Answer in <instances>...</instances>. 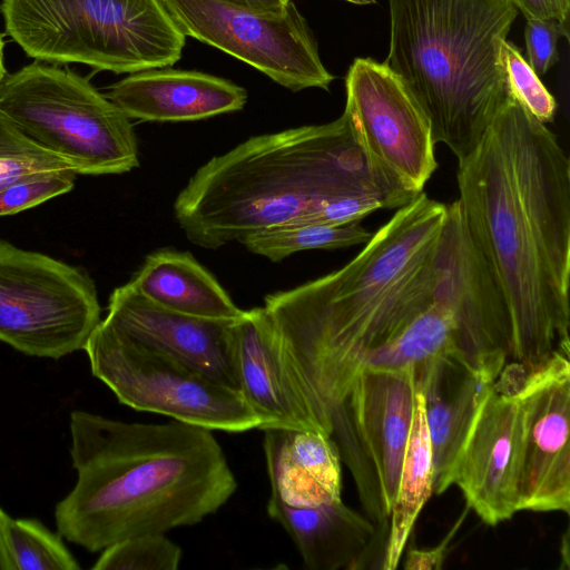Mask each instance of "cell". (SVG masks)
<instances>
[{"label":"cell","mask_w":570,"mask_h":570,"mask_svg":"<svg viewBox=\"0 0 570 570\" xmlns=\"http://www.w3.org/2000/svg\"><path fill=\"white\" fill-rule=\"evenodd\" d=\"M460 214L511 323L510 355L532 370L569 353L570 160L509 91L458 161Z\"/></svg>","instance_id":"6da1fadb"},{"label":"cell","mask_w":570,"mask_h":570,"mask_svg":"<svg viewBox=\"0 0 570 570\" xmlns=\"http://www.w3.org/2000/svg\"><path fill=\"white\" fill-rule=\"evenodd\" d=\"M446 216L421 193L341 268L265 296L281 360L323 434L371 356L434 301Z\"/></svg>","instance_id":"7a4b0ae2"},{"label":"cell","mask_w":570,"mask_h":570,"mask_svg":"<svg viewBox=\"0 0 570 570\" xmlns=\"http://www.w3.org/2000/svg\"><path fill=\"white\" fill-rule=\"evenodd\" d=\"M77 479L55 509L58 532L90 552L127 538L195 525L235 493L212 430L170 420L136 423L70 413Z\"/></svg>","instance_id":"3957f363"},{"label":"cell","mask_w":570,"mask_h":570,"mask_svg":"<svg viewBox=\"0 0 570 570\" xmlns=\"http://www.w3.org/2000/svg\"><path fill=\"white\" fill-rule=\"evenodd\" d=\"M374 193L407 204L374 174L345 116L250 137L213 157L178 194L174 212L187 239L217 249L346 194Z\"/></svg>","instance_id":"277c9868"},{"label":"cell","mask_w":570,"mask_h":570,"mask_svg":"<svg viewBox=\"0 0 570 570\" xmlns=\"http://www.w3.org/2000/svg\"><path fill=\"white\" fill-rule=\"evenodd\" d=\"M384 63L430 120L435 142L465 158L501 106L500 62L518 10L508 0H389Z\"/></svg>","instance_id":"5b68a950"},{"label":"cell","mask_w":570,"mask_h":570,"mask_svg":"<svg viewBox=\"0 0 570 570\" xmlns=\"http://www.w3.org/2000/svg\"><path fill=\"white\" fill-rule=\"evenodd\" d=\"M6 32L31 58L115 73L165 68L186 36L160 0H2Z\"/></svg>","instance_id":"8992f818"},{"label":"cell","mask_w":570,"mask_h":570,"mask_svg":"<svg viewBox=\"0 0 570 570\" xmlns=\"http://www.w3.org/2000/svg\"><path fill=\"white\" fill-rule=\"evenodd\" d=\"M0 110L76 174H124L139 166L129 118L86 78L38 62L6 73Z\"/></svg>","instance_id":"52a82bcc"},{"label":"cell","mask_w":570,"mask_h":570,"mask_svg":"<svg viewBox=\"0 0 570 570\" xmlns=\"http://www.w3.org/2000/svg\"><path fill=\"white\" fill-rule=\"evenodd\" d=\"M90 370L118 399L136 411L212 431L246 432L259 420L242 394L165 353L130 338L106 318L85 350Z\"/></svg>","instance_id":"ba28073f"},{"label":"cell","mask_w":570,"mask_h":570,"mask_svg":"<svg viewBox=\"0 0 570 570\" xmlns=\"http://www.w3.org/2000/svg\"><path fill=\"white\" fill-rule=\"evenodd\" d=\"M92 279L79 267L0 239V341L58 360L85 346L100 323Z\"/></svg>","instance_id":"9c48e42d"},{"label":"cell","mask_w":570,"mask_h":570,"mask_svg":"<svg viewBox=\"0 0 570 570\" xmlns=\"http://www.w3.org/2000/svg\"><path fill=\"white\" fill-rule=\"evenodd\" d=\"M413 368L365 367L331 416V438L366 517L389 529L413 419Z\"/></svg>","instance_id":"30bf717a"},{"label":"cell","mask_w":570,"mask_h":570,"mask_svg":"<svg viewBox=\"0 0 570 570\" xmlns=\"http://www.w3.org/2000/svg\"><path fill=\"white\" fill-rule=\"evenodd\" d=\"M185 36L250 65L278 85L299 91L328 90L334 76L323 65L316 40L294 2L281 11L233 0H160Z\"/></svg>","instance_id":"8fae6325"},{"label":"cell","mask_w":570,"mask_h":570,"mask_svg":"<svg viewBox=\"0 0 570 570\" xmlns=\"http://www.w3.org/2000/svg\"><path fill=\"white\" fill-rule=\"evenodd\" d=\"M343 115L374 174L411 202L435 169L429 118L384 62L356 58L348 68Z\"/></svg>","instance_id":"7c38bea8"},{"label":"cell","mask_w":570,"mask_h":570,"mask_svg":"<svg viewBox=\"0 0 570 570\" xmlns=\"http://www.w3.org/2000/svg\"><path fill=\"white\" fill-rule=\"evenodd\" d=\"M521 411L518 512L570 511V362L557 351L532 370L511 364Z\"/></svg>","instance_id":"4fadbf2b"},{"label":"cell","mask_w":570,"mask_h":570,"mask_svg":"<svg viewBox=\"0 0 570 570\" xmlns=\"http://www.w3.org/2000/svg\"><path fill=\"white\" fill-rule=\"evenodd\" d=\"M520 445L521 411L505 364L464 444L453 483L489 525L518 512Z\"/></svg>","instance_id":"5bb4252c"},{"label":"cell","mask_w":570,"mask_h":570,"mask_svg":"<svg viewBox=\"0 0 570 570\" xmlns=\"http://www.w3.org/2000/svg\"><path fill=\"white\" fill-rule=\"evenodd\" d=\"M507 362L500 352L472 364L454 351L414 371L432 446L433 493L453 485L464 444Z\"/></svg>","instance_id":"9a60e30c"},{"label":"cell","mask_w":570,"mask_h":570,"mask_svg":"<svg viewBox=\"0 0 570 570\" xmlns=\"http://www.w3.org/2000/svg\"><path fill=\"white\" fill-rule=\"evenodd\" d=\"M106 320L140 344L238 391L236 320L204 318L166 309L142 297L129 283L111 293Z\"/></svg>","instance_id":"2e32d148"},{"label":"cell","mask_w":570,"mask_h":570,"mask_svg":"<svg viewBox=\"0 0 570 570\" xmlns=\"http://www.w3.org/2000/svg\"><path fill=\"white\" fill-rule=\"evenodd\" d=\"M234 347L238 391L259 420L257 430L322 433L281 360L264 307L244 311L235 321Z\"/></svg>","instance_id":"e0dca14e"},{"label":"cell","mask_w":570,"mask_h":570,"mask_svg":"<svg viewBox=\"0 0 570 570\" xmlns=\"http://www.w3.org/2000/svg\"><path fill=\"white\" fill-rule=\"evenodd\" d=\"M129 119L194 121L243 109L246 90L223 78L154 68L131 73L106 95Z\"/></svg>","instance_id":"ac0fdd59"},{"label":"cell","mask_w":570,"mask_h":570,"mask_svg":"<svg viewBox=\"0 0 570 570\" xmlns=\"http://www.w3.org/2000/svg\"><path fill=\"white\" fill-rule=\"evenodd\" d=\"M266 510L291 537L311 570L358 569L374 543L376 525L342 499L291 505L271 494Z\"/></svg>","instance_id":"d6986e66"},{"label":"cell","mask_w":570,"mask_h":570,"mask_svg":"<svg viewBox=\"0 0 570 570\" xmlns=\"http://www.w3.org/2000/svg\"><path fill=\"white\" fill-rule=\"evenodd\" d=\"M271 494L291 505L341 499V458L334 440L314 431L264 430Z\"/></svg>","instance_id":"ffe728a7"},{"label":"cell","mask_w":570,"mask_h":570,"mask_svg":"<svg viewBox=\"0 0 570 570\" xmlns=\"http://www.w3.org/2000/svg\"><path fill=\"white\" fill-rule=\"evenodd\" d=\"M128 283L149 302L173 312L215 320H237L244 312L187 252L150 253Z\"/></svg>","instance_id":"44dd1931"},{"label":"cell","mask_w":570,"mask_h":570,"mask_svg":"<svg viewBox=\"0 0 570 570\" xmlns=\"http://www.w3.org/2000/svg\"><path fill=\"white\" fill-rule=\"evenodd\" d=\"M432 493V446L425 420L424 399L416 390L396 499L390 515L382 569L397 568L412 528Z\"/></svg>","instance_id":"7402d4cb"},{"label":"cell","mask_w":570,"mask_h":570,"mask_svg":"<svg viewBox=\"0 0 570 570\" xmlns=\"http://www.w3.org/2000/svg\"><path fill=\"white\" fill-rule=\"evenodd\" d=\"M454 351H461L458 342L456 318L438 271L434 301L393 341L372 355L365 367L417 371Z\"/></svg>","instance_id":"603a6c76"},{"label":"cell","mask_w":570,"mask_h":570,"mask_svg":"<svg viewBox=\"0 0 570 570\" xmlns=\"http://www.w3.org/2000/svg\"><path fill=\"white\" fill-rule=\"evenodd\" d=\"M372 233L360 222L344 225H279L242 237L238 242L249 252L279 262L308 249H335L366 244Z\"/></svg>","instance_id":"cb8c5ba5"},{"label":"cell","mask_w":570,"mask_h":570,"mask_svg":"<svg viewBox=\"0 0 570 570\" xmlns=\"http://www.w3.org/2000/svg\"><path fill=\"white\" fill-rule=\"evenodd\" d=\"M8 537L17 570H79L61 539L38 520L12 519Z\"/></svg>","instance_id":"d4e9b609"},{"label":"cell","mask_w":570,"mask_h":570,"mask_svg":"<svg viewBox=\"0 0 570 570\" xmlns=\"http://www.w3.org/2000/svg\"><path fill=\"white\" fill-rule=\"evenodd\" d=\"M181 549L165 533L141 534L118 541L101 551L94 570H176Z\"/></svg>","instance_id":"484cf974"},{"label":"cell","mask_w":570,"mask_h":570,"mask_svg":"<svg viewBox=\"0 0 570 570\" xmlns=\"http://www.w3.org/2000/svg\"><path fill=\"white\" fill-rule=\"evenodd\" d=\"M72 169L22 134L0 110V187L35 171Z\"/></svg>","instance_id":"4316f807"},{"label":"cell","mask_w":570,"mask_h":570,"mask_svg":"<svg viewBox=\"0 0 570 570\" xmlns=\"http://www.w3.org/2000/svg\"><path fill=\"white\" fill-rule=\"evenodd\" d=\"M500 62L502 65L509 91L540 122H552L557 111V101L542 83L520 50L508 39L501 43Z\"/></svg>","instance_id":"83f0119b"},{"label":"cell","mask_w":570,"mask_h":570,"mask_svg":"<svg viewBox=\"0 0 570 570\" xmlns=\"http://www.w3.org/2000/svg\"><path fill=\"white\" fill-rule=\"evenodd\" d=\"M72 169L35 171L0 187V216L35 207L73 188Z\"/></svg>","instance_id":"f1b7e54d"},{"label":"cell","mask_w":570,"mask_h":570,"mask_svg":"<svg viewBox=\"0 0 570 570\" xmlns=\"http://www.w3.org/2000/svg\"><path fill=\"white\" fill-rule=\"evenodd\" d=\"M379 209H394L384 196L374 193H353L332 197L315 209L291 220L285 225L322 224L344 225L360 222Z\"/></svg>","instance_id":"f546056e"},{"label":"cell","mask_w":570,"mask_h":570,"mask_svg":"<svg viewBox=\"0 0 570 570\" xmlns=\"http://www.w3.org/2000/svg\"><path fill=\"white\" fill-rule=\"evenodd\" d=\"M569 40V30L557 21L527 19L524 40L528 63L538 76H543L558 59L557 43L560 38Z\"/></svg>","instance_id":"4dcf8cb0"},{"label":"cell","mask_w":570,"mask_h":570,"mask_svg":"<svg viewBox=\"0 0 570 570\" xmlns=\"http://www.w3.org/2000/svg\"><path fill=\"white\" fill-rule=\"evenodd\" d=\"M525 19L557 21L569 30L570 0H508Z\"/></svg>","instance_id":"1f68e13d"},{"label":"cell","mask_w":570,"mask_h":570,"mask_svg":"<svg viewBox=\"0 0 570 570\" xmlns=\"http://www.w3.org/2000/svg\"><path fill=\"white\" fill-rule=\"evenodd\" d=\"M463 518L461 517L446 538L441 541L438 547L430 549H411L409 550L403 568L406 570H440L442 569L446 549L450 540L460 527Z\"/></svg>","instance_id":"d6a6232c"},{"label":"cell","mask_w":570,"mask_h":570,"mask_svg":"<svg viewBox=\"0 0 570 570\" xmlns=\"http://www.w3.org/2000/svg\"><path fill=\"white\" fill-rule=\"evenodd\" d=\"M9 519L10 517L0 508V570H17L9 544Z\"/></svg>","instance_id":"836d02e7"},{"label":"cell","mask_w":570,"mask_h":570,"mask_svg":"<svg viewBox=\"0 0 570 570\" xmlns=\"http://www.w3.org/2000/svg\"><path fill=\"white\" fill-rule=\"evenodd\" d=\"M235 2L259 9V10H269V11H281L283 10L288 1L291 0H233Z\"/></svg>","instance_id":"e575fe53"},{"label":"cell","mask_w":570,"mask_h":570,"mask_svg":"<svg viewBox=\"0 0 570 570\" xmlns=\"http://www.w3.org/2000/svg\"><path fill=\"white\" fill-rule=\"evenodd\" d=\"M3 45H4V42H3L2 36L0 35V83L7 73L4 63H3Z\"/></svg>","instance_id":"d590c367"},{"label":"cell","mask_w":570,"mask_h":570,"mask_svg":"<svg viewBox=\"0 0 570 570\" xmlns=\"http://www.w3.org/2000/svg\"><path fill=\"white\" fill-rule=\"evenodd\" d=\"M288 1V0H287ZM355 4H368L375 2V0H345Z\"/></svg>","instance_id":"8d00e7d4"}]
</instances>
